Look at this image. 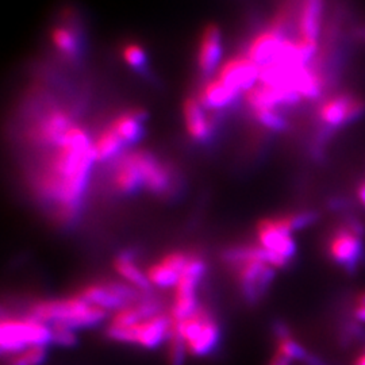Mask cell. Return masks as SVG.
Returning <instances> with one entry per match:
<instances>
[{
	"mask_svg": "<svg viewBox=\"0 0 365 365\" xmlns=\"http://www.w3.org/2000/svg\"><path fill=\"white\" fill-rule=\"evenodd\" d=\"M95 163L88 131L75 125L34 170L33 194L57 225L71 226L80 218Z\"/></svg>",
	"mask_w": 365,
	"mask_h": 365,
	"instance_id": "1",
	"label": "cell"
},
{
	"mask_svg": "<svg viewBox=\"0 0 365 365\" xmlns=\"http://www.w3.org/2000/svg\"><path fill=\"white\" fill-rule=\"evenodd\" d=\"M222 260L235 274L238 292L248 304L259 303L271 289L277 269L289 261L256 244H238L222 253Z\"/></svg>",
	"mask_w": 365,
	"mask_h": 365,
	"instance_id": "2",
	"label": "cell"
},
{
	"mask_svg": "<svg viewBox=\"0 0 365 365\" xmlns=\"http://www.w3.org/2000/svg\"><path fill=\"white\" fill-rule=\"evenodd\" d=\"M25 315L51 327H64L78 331L99 327L107 319L108 313L75 294L66 298L33 300Z\"/></svg>",
	"mask_w": 365,
	"mask_h": 365,
	"instance_id": "3",
	"label": "cell"
},
{
	"mask_svg": "<svg viewBox=\"0 0 365 365\" xmlns=\"http://www.w3.org/2000/svg\"><path fill=\"white\" fill-rule=\"evenodd\" d=\"M52 345V327L27 315L3 314L0 324L1 354L9 357L31 346Z\"/></svg>",
	"mask_w": 365,
	"mask_h": 365,
	"instance_id": "4",
	"label": "cell"
},
{
	"mask_svg": "<svg viewBox=\"0 0 365 365\" xmlns=\"http://www.w3.org/2000/svg\"><path fill=\"white\" fill-rule=\"evenodd\" d=\"M172 329L182 337L188 354L194 357L209 356L221 341V327L205 304H200L195 313L180 322H172Z\"/></svg>",
	"mask_w": 365,
	"mask_h": 365,
	"instance_id": "5",
	"label": "cell"
},
{
	"mask_svg": "<svg viewBox=\"0 0 365 365\" xmlns=\"http://www.w3.org/2000/svg\"><path fill=\"white\" fill-rule=\"evenodd\" d=\"M172 330V319L168 312L156 314L148 319H144L133 327H115L107 325V339L125 344L135 345L143 349L153 351L167 344Z\"/></svg>",
	"mask_w": 365,
	"mask_h": 365,
	"instance_id": "6",
	"label": "cell"
},
{
	"mask_svg": "<svg viewBox=\"0 0 365 365\" xmlns=\"http://www.w3.org/2000/svg\"><path fill=\"white\" fill-rule=\"evenodd\" d=\"M206 274L207 262L202 256L191 253L178 284L173 288V300L168 312L172 322H180L197 310L200 306L197 299V289Z\"/></svg>",
	"mask_w": 365,
	"mask_h": 365,
	"instance_id": "7",
	"label": "cell"
},
{
	"mask_svg": "<svg viewBox=\"0 0 365 365\" xmlns=\"http://www.w3.org/2000/svg\"><path fill=\"white\" fill-rule=\"evenodd\" d=\"M141 173L144 191L157 197H170L178 192V176L168 163L149 150H131Z\"/></svg>",
	"mask_w": 365,
	"mask_h": 365,
	"instance_id": "8",
	"label": "cell"
},
{
	"mask_svg": "<svg viewBox=\"0 0 365 365\" xmlns=\"http://www.w3.org/2000/svg\"><path fill=\"white\" fill-rule=\"evenodd\" d=\"M76 295L107 313H115L141 299L146 294L137 291L122 280H101L78 288Z\"/></svg>",
	"mask_w": 365,
	"mask_h": 365,
	"instance_id": "9",
	"label": "cell"
},
{
	"mask_svg": "<svg viewBox=\"0 0 365 365\" xmlns=\"http://www.w3.org/2000/svg\"><path fill=\"white\" fill-rule=\"evenodd\" d=\"M294 233L295 229L292 225L291 212L264 218L257 222L256 226L257 244L289 262L297 255V242Z\"/></svg>",
	"mask_w": 365,
	"mask_h": 365,
	"instance_id": "10",
	"label": "cell"
},
{
	"mask_svg": "<svg viewBox=\"0 0 365 365\" xmlns=\"http://www.w3.org/2000/svg\"><path fill=\"white\" fill-rule=\"evenodd\" d=\"M364 237L352 232L344 222L331 232L327 242L329 257L348 274H356L365 264Z\"/></svg>",
	"mask_w": 365,
	"mask_h": 365,
	"instance_id": "11",
	"label": "cell"
},
{
	"mask_svg": "<svg viewBox=\"0 0 365 365\" xmlns=\"http://www.w3.org/2000/svg\"><path fill=\"white\" fill-rule=\"evenodd\" d=\"M365 114V99L352 92H337L327 98L317 111L318 120L329 129L336 130L359 120Z\"/></svg>",
	"mask_w": 365,
	"mask_h": 365,
	"instance_id": "12",
	"label": "cell"
},
{
	"mask_svg": "<svg viewBox=\"0 0 365 365\" xmlns=\"http://www.w3.org/2000/svg\"><path fill=\"white\" fill-rule=\"evenodd\" d=\"M73 126V115L64 107L56 106L37 118L29 129L27 138L36 146L54 148Z\"/></svg>",
	"mask_w": 365,
	"mask_h": 365,
	"instance_id": "13",
	"label": "cell"
},
{
	"mask_svg": "<svg viewBox=\"0 0 365 365\" xmlns=\"http://www.w3.org/2000/svg\"><path fill=\"white\" fill-rule=\"evenodd\" d=\"M217 78L237 91L247 92L257 84L260 78V66L245 54L235 56L220 66Z\"/></svg>",
	"mask_w": 365,
	"mask_h": 365,
	"instance_id": "14",
	"label": "cell"
},
{
	"mask_svg": "<svg viewBox=\"0 0 365 365\" xmlns=\"http://www.w3.org/2000/svg\"><path fill=\"white\" fill-rule=\"evenodd\" d=\"M191 253L184 250H172L165 253L160 260L152 262L145 271L153 288H175L179 282L182 269L190 260Z\"/></svg>",
	"mask_w": 365,
	"mask_h": 365,
	"instance_id": "15",
	"label": "cell"
},
{
	"mask_svg": "<svg viewBox=\"0 0 365 365\" xmlns=\"http://www.w3.org/2000/svg\"><path fill=\"white\" fill-rule=\"evenodd\" d=\"M110 190L119 196H134L144 190L141 173L131 156L123 153L113 161L108 178Z\"/></svg>",
	"mask_w": 365,
	"mask_h": 365,
	"instance_id": "16",
	"label": "cell"
},
{
	"mask_svg": "<svg viewBox=\"0 0 365 365\" xmlns=\"http://www.w3.org/2000/svg\"><path fill=\"white\" fill-rule=\"evenodd\" d=\"M287 38H289L288 31L274 24H269L249 41L245 56H248L260 68L267 66L279 54Z\"/></svg>",
	"mask_w": 365,
	"mask_h": 365,
	"instance_id": "17",
	"label": "cell"
},
{
	"mask_svg": "<svg viewBox=\"0 0 365 365\" xmlns=\"http://www.w3.org/2000/svg\"><path fill=\"white\" fill-rule=\"evenodd\" d=\"M222 57V34L217 25H207L203 29L196 53V66L202 76L209 78L217 69H220Z\"/></svg>",
	"mask_w": 365,
	"mask_h": 365,
	"instance_id": "18",
	"label": "cell"
},
{
	"mask_svg": "<svg viewBox=\"0 0 365 365\" xmlns=\"http://www.w3.org/2000/svg\"><path fill=\"white\" fill-rule=\"evenodd\" d=\"M207 110L196 98H185L182 102V117L187 134L199 144L209 143L214 134V123L207 117Z\"/></svg>",
	"mask_w": 365,
	"mask_h": 365,
	"instance_id": "19",
	"label": "cell"
},
{
	"mask_svg": "<svg viewBox=\"0 0 365 365\" xmlns=\"http://www.w3.org/2000/svg\"><path fill=\"white\" fill-rule=\"evenodd\" d=\"M324 7L325 0H299L297 21L298 38L312 43H319Z\"/></svg>",
	"mask_w": 365,
	"mask_h": 365,
	"instance_id": "20",
	"label": "cell"
},
{
	"mask_svg": "<svg viewBox=\"0 0 365 365\" xmlns=\"http://www.w3.org/2000/svg\"><path fill=\"white\" fill-rule=\"evenodd\" d=\"M148 113L137 107L122 111L113 118L107 125L117 134L125 146L138 144L144 135V122Z\"/></svg>",
	"mask_w": 365,
	"mask_h": 365,
	"instance_id": "21",
	"label": "cell"
},
{
	"mask_svg": "<svg viewBox=\"0 0 365 365\" xmlns=\"http://www.w3.org/2000/svg\"><path fill=\"white\" fill-rule=\"evenodd\" d=\"M113 267L122 282L146 295L153 294V287L146 276V271L138 265L137 256L133 250L119 252L114 259Z\"/></svg>",
	"mask_w": 365,
	"mask_h": 365,
	"instance_id": "22",
	"label": "cell"
},
{
	"mask_svg": "<svg viewBox=\"0 0 365 365\" xmlns=\"http://www.w3.org/2000/svg\"><path fill=\"white\" fill-rule=\"evenodd\" d=\"M241 92L226 86L220 78H206L197 91L196 99L206 110L218 111L235 105Z\"/></svg>",
	"mask_w": 365,
	"mask_h": 365,
	"instance_id": "23",
	"label": "cell"
},
{
	"mask_svg": "<svg viewBox=\"0 0 365 365\" xmlns=\"http://www.w3.org/2000/svg\"><path fill=\"white\" fill-rule=\"evenodd\" d=\"M123 148L125 145L108 125H106L105 128L98 133L95 140H92L95 161L99 164L114 161L120 155H123Z\"/></svg>",
	"mask_w": 365,
	"mask_h": 365,
	"instance_id": "24",
	"label": "cell"
},
{
	"mask_svg": "<svg viewBox=\"0 0 365 365\" xmlns=\"http://www.w3.org/2000/svg\"><path fill=\"white\" fill-rule=\"evenodd\" d=\"M51 39L56 51L64 57H78L80 52V41L73 29L66 25H57L51 30Z\"/></svg>",
	"mask_w": 365,
	"mask_h": 365,
	"instance_id": "25",
	"label": "cell"
},
{
	"mask_svg": "<svg viewBox=\"0 0 365 365\" xmlns=\"http://www.w3.org/2000/svg\"><path fill=\"white\" fill-rule=\"evenodd\" d=\"M6 359V365H42L48 359V346H31Z\"/></svg>",
	"mask_w": 365,
	"mask_h": 365,
	"instance_id": "26",
	"label": "cell"
},
{
	"mask_svg": "<svg viewBox=\"0 0 365 365\" xmlns=\"http://www.w3.org/2000/svg\"><path fill=\"white\" fill-rule=\"evenodd\" d=\"M249 113L255 120H257L261 126H264L268 130L282 131L287 128V119L282 114L280 110L260 108Z\"/></svg>",
	"mask_w": 365,
	"mask_h": 365,
	"instance_id": "27",
	"label": "cell"
},
{
	"mask_svg": "<svg viewBox=\"0 0 365 365\" xmlns=\"http://www.w3.org/2000/svg\"><path fill=\"white\" fill-rule=\"evenodd\" d=\"M276 352L283 354L292 363L298 361L300 364L304 363V360L307 359V356L310 353L300 344L298 339H294L292 336L276 339Z\"/></svg>",
	"mask_w": 365,
	"mask_h": 365,
	"instance_id": "28",
	"label": "cell"
},
{
	"mask_svg": "<svg viewBox=\"0 0 365 365\" xmlns=\"http://www.w3.org/2000/svg\"><path fill=\"white\" fill-rule=\"evenodd\" d=\"M188 356L185 344L182 337L172 329L170 339L167 341V360L170 365H184L185 357Z\"/></svg>",
	"mask_w": 365,
	"mask_h": 365,
	"instance_id": "29",
	"label": "cell"
},
{
	"mask_svg": "<svg viewBox=\"0 0 365 365\" xmlns=\"http://www.w3.org/2000/svg\"><path fill=\"white\" fill-rule=\"evenodd\" d=\"M122 58L126 61V64L135 69V71H144L146 68V53L144 48L137 42H128L122 48Z\"/></svg>",
	"mask_w": 365,
	"mask_h": 365,
	"instance_id": "30",
	"label": "cell"
},
{
	"mask_svg": "<svg viewBox=\"0 0 365 365\" xmlns=\"http://www.w3.org/2000/svg\"><path fill=\"white\" fill-rule=\"evenodd\" d=\"M78 342V331L64 327H52V345L72 348Z\"/></svg>",
	"mask_w": 365,
	"mask_h": 365,
	"instance_id": "31",
	"label": "cell"
},
{
	"mask_svg": "<svg viewBox=\"0 0 365 365\" xmlns=\"http://www.w3.org/2000/svg\"><path fill=\"white\" fill-rule=\"evenodd\" d=\"M291 218H292V225H294L295 232H299V230L310 227L313 223H315L318 220V214L315 211L304 210L299 212H291Z\"/></svg>",
	"mask_w": 365,
	"mask_h": 365,
	"instance_id": "32",
	"label": "cell"
},
{
	"mask_svg": "<svg viewBox=\"0 0 365 365\" xmlns=\"http://www.w3.org/2000/svg\"><path fill=\"white\" fill-rule=\"evenodd\" d=\"M353 318L359 324H365V304L356 303V306L353 309Z\"/></svg>",
	"mask_w": 365,
	"mask_h": 365,
	"instance_id": "33",
	"label": "cell"
},
{
	"mask_svg": "<svg viewBox=\"0 0 365 365\" xmlns=\"http://www.w3.org/2000/svg\"><path fill=\"white\" fill-rule=\"evenodd\" d=\"M268 365H292V361L288 360L287 357H284L283 354H280L279 352H274Z\"/></svg>",
	"mask_w": 365,
	"mask_h": 365,
	"instance_id": "34",
	"label": "cell"
},
{
	"mask_svg": "<svg viewBox=\"0 0 365 365\" xmlns=\"http://www.w3.org/2000/svg\"><path fill=\"white\" fill-rule=\"evenodd\" d=\"M303 365H327L325 363V360L324 359H321L319 356H317V354H314V353H309V356H307V359L304 360V363Z\"/></svg>",
	"mask_w": 365,
	"mask_h": 365,
	"instance_id": "35",
	"label": "cell"
},
{
	"mask_svg": "<svg viewBox=\"0 0 365 365\" xmlns=\"http://www.w3.org/2000/svg\"><path fill=\"white\" fill-rule=\"evenodd\" d=\"M357 199L360 200V203L365 207V180L360 182L357 187Z\"/></svg>",
	"mask_w": 365,
	"mask_h": 365,
	"instance_id": "36",
	"label": "cell"
},
{
	"mask_svg": "<svg viewBox=\"0 0 365 365\" xmlns=\"http://www.w3.org/2000/svg\"><path fill=\"white\" fill-rule=\"evenodd\" d=\"M353 365H365V351L354 360V364Z\"/></svg>",
	"mask_w": 365,
	"mask_h": 365,
	"instance_id": "37",
	"label": "cell"
},
{
	"mask_svg": "<svg viewBox=\"0 0 365 365\" xmlns=\"http://www.w3.org/2000/svg\"><path fill=\"white\" fill-rule=\"evenodd\" d=\"M356 303H359V304H365V292H361V294L357 297Z\"/></svg>",
	"mask_w": 365,
	"mask_h": 365,
	"instance_id": "38",
	"label": "cell"
},
{
	"mask_svg": "<svg viewBox=\"0 0 365 365\" xmlns=\"http://www.w3.org/2000/svg\"><path fill=\"white\" fill-rule=\"evenodd\" d=\"M364 351H365V349H364Z\"/></svg>",
	"mask_w": 365,
	"mask_h": 365,
	"instance_id": "39",
	"label": "cell"
}]
</instances>
